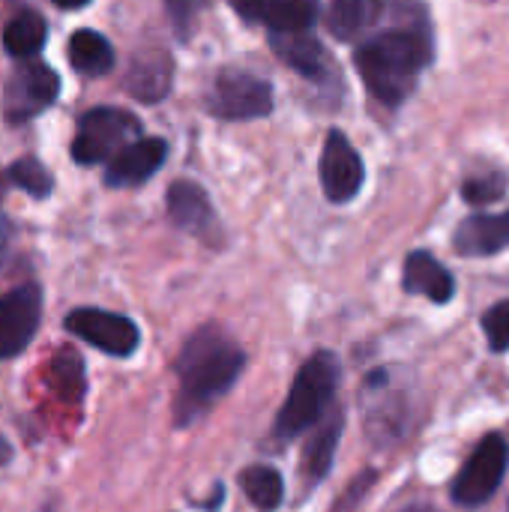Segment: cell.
<instances>
[{
    "label": "cell",
    "mask_w": 509,
    "mask_h": 512,
    "mask_svg": "<svg viewBox=\"0 0 509 512\" xmlns=\"http://www.w3.org/2000/svg\"><path fill=\"white\" fill-rule=\"evenodd\" d=\"M174 81V63L165 51H144L126 72V90L141 102H159L168 96Z\"/></svg>",
    "instance_id": "e0dca14e"
},
{
    "label": "cell",
    "mask_w": 509,
    "mask_h": 512,
    "mask_svg": "<svg viewBox=\"0 0 509 512\" xmlns=\"http://www.w3.org/2000/svg\"><path fill=\"white\" fill-rule=\"evenodd\" d=\"M402 512H438V510H432V507H408V510H402Z\"/></svg>",
    "instance_id": "f546056e"
},
{
    "label": "cell",
    "mask_w": 509,
    "mask_h": 512,
    "mask_svg": "<svg viewBox=\"0 0 509 512\" xmlns=\"http://www.w3.org/2000/svg\"><path fill=\"white\" fill-rule=\"evenodd\" d=\"M509 465V447L501 435H489L474 456L468 459V465L462 468V474L453 483V498L462 507H480L486 504L504 483Z\"/></svg>",
    "instance_id": "8992f818"
},
{
    "label": "cell",
    "mask_w": 509,
    "mask_h": 512,
    "mask_svg": "<svg viewBox=\"0 0 509 512\" xmlns=\"http://www.w3.org/2000/svg\"><path fill=\"white\" fill-rule=\"evenodd\" d=\"M207 111L222 120H258L273 111V90L252 72L222 69L210 84Z\"/></svg>",
    "instance_id": "5b68a950"
},
{
    "label": "cell",
    "mask_w": 509,
    "mask_h": 512,
    "mask_svg": "<svg viewBox=\"0 0 509 512\" xmlns=\"http://www.w3.org/2000/svg\"><path fill=\"white\" fill-rule=\"evenodd\" d=\"M168 216L180 231H189V234H198V237H204L216 225L207 192L198 183H189V180H177L168 189Z\"/></svg>",
    "instance_id": "2e32d148"
},
{
    "label": "cell",
    "mask_w": 509,
    "mask_h": 512,
    "mask_svg": "<svg viewBox=\"0 0 509 512\" xmlns=\"http://www.w3.org/2000/svg\"><path fill=\"white\" fill-rule=\"evenodd\" d=\"M246 354L243 348L216 324L201 327L189 342L183 345L174 369L180 378L177 393V423H192L198 414H204L243 372Z\"/></svg>",
    "instance_id": "6da1fadb"
},
{
    "label": "cell",
    "mask_w": 509,
    "mask_h": 512,
    "mask_svg": "<svg viewBox=\"0 0 509 512\" xmlns=\"http://www.w3.org/2000/svg\"><path fill=\"white\" fill-rule=\"evenodd\" d=\"M339 384V360L330 351H318L315 357H309L303 363V369L297 372L285 405L276 417V438L291 441L297 435H303L306 429L318 426L324 417V408L333 402Z\"/></svg>",
    "instance_id": "3957f363"
},
{
    "label": "cell",
    "mask_w": 509,
    "mask_h": 512,
    "mask_svg": "<svg viewBox=\"0 0 509 512\" xmlns=\"http://www.w3.org/2000/svg\"><path fill=\"white\" fill-rule=\"evenodd\" d=\"M204 6H207V0H165V9H168V15H171L174 30H177L180 39L189 36L192 24H195L198 12H201Z\"/></svg>",
    "instance_id": "4316f807"
},
{
    "label": "cell",
    "mask_w": 509,
    "mask_h": 512,
    "mask_svg": "<svg viewBox=\"0 0 509 512\" xmlns=\"http://www.w3.org/2000/svg\"><path fill=\"white\" fill-rule=\"evenodd\" d=\"M339 435H342V414H333V417H327L324 423L315 426V435L303 447V474H306L309 483H318V480L327 477V471L333 465V456H336Z\"/></svg>",
    "instance_id": "d6986e66"
},
{
    "label": "cell",
    "mask_w": 509,
    "mask_h": 512,
    "mask_svg": "<svg viewBox=\"0 0 509 512\" xmlns=\"http://www.w3.org/2000/svg\"><path fill=\"white\" fill-rule=\"evenodd\" d=\"M381 9L384 0H333L327 9V30L336 39L351 42L381 18Z\"/></svg>",
    "instance_id": "ac0fdd59"
},
{
    "label": "cell",
    "mask_w": 509,
    "mask_h": 512,
    "mask_svg": "<svg viewBox=\"0 0 509 512\" xmlns=\"http://www.w3.org/2000/svg\"><path fill=\"white\" fill-rule=\"evenodd\" d=\"M402 288L408 294H423L432 303H450L456 294L453 273L429 252H411L402 273Z\"/></svg>",
    "instance_id": "9a60e30c"
},
{
    "label": "cell",
    "mask_w": 509,
    "mask_h": 512,
    "mask_svg": "<svg viewBox=\"0 0 509 512\" xmlns=\"http://www.w3.org/2000/svg\"><path fill=\"white\" fill-rule=\"evenodd\" d=\"M270 45H273V54L291 66L297 75L315 81V84H327L336 78V69H333V60L327 54V48L309 36V30H297V33H270Z\"/></svg>",
    "instance_id": "8fae6325"
},
{
    "label": "cell",
    "mask_w": 509,
    "mask_h": 512,
    "mask_svg": "<svg viewBox=\"0 0 509 512\" xmlns=\"http://www.w3.org/2000/svg\"><path fill=\"white\" fill-rule=\"evenodd\" d=\"M141 135V123L123 108H90L78 120L72 141V159L78 165H99L114 159Z\"/></svg>",
    "instance_id": "277c9868"
},
{
    "label": "cell",
    "mask_w": 509,
    "mask_h": 512,
    "mask_svg": "<svg viewBox=\"0 0 509 512\" xmlns=\"http://www.w3.org/2000/svg\"><path fill=\"white\" fill-rule=\"evenodd\" d=\"M483 330H486V339L492 345V351H507L509 348V300L492 306L486 315H483Z\"/></svg>",
    "instance_id": "484cf974"
},
{
    "label": "cell",
    "mask_w": 509,
    "mask_h": 512,
    "mask_svg": "<svg viewBox=\"0 0 509 512\" xmlns=\"http://www.w3.org/2000/svg\"><path fill=\"white\" fill-rule=\"evenodd\" d=\"M54 6H60V9H81V6H87L90 0H51Z\"/></svg>",
    "instance_id": "83f0119b"
},
{
    "label": "cell",
    "mask_w": 509,
    "mask_h": 512,
    "mask_svg": "<svg viewBox=\"0 0 509 512\" xmlns=\"http://www.w3.org/2000/svg\"><path fill=\"white\" fill-rule=\"evenodd\" d=\"M432 60L429 30L399 27L387 30L354 51L357 72L369 93L387 105H399L417 87L420 72Z\"/></svg>",
    "instance_id": "7a4b0ae2"
},
{
    "label": "cell",
    "mask_w": 509,
    "mask_h": 512,
    "mask_svg": "<svg viewBox=\"0 0 509 512\" xmlns=\"http://www.w3.org/2000/svg\"><path fill=\"white\" fill-rule=\"evenodd\" d=\"M6 459H9V447H6V444L0 441V462H6Z\"/></svg>",
    "instance_id": "f1b7e54d"
},
{
    "label": "cell",
    "mask_w": 509,
    "mask_h": 512,
    "mask_svg": "<svg viewBox=\"0 0 509 512\" xmlns=\"http://www.w3.org/2000/svg\"><path fill=\"white\" fill-rule=\"evenodd\" d=\"M42 321V288L27 282L0 297V360L18 357Z\"/></svg>",
    "instance_id": "ba28073f"
},
{
    "label": "cell",
    "mask_w": 509,
    "mask_h": 512,
    "mask_svg": "<svg viewBox=\"0 0 509 512\" xmlns=\"http://www.w3.org/2000/svg\"><path fill=\"white\" fill-rule=\"evenodd\" d=\"M48 24L36 9H21L3 30V45L12 57H33L42 51Z\"/></svg>",
    "instance_id": "44dd1931"
},
{
    "label": "cell",
    "mask_w": 509,
    "mask_h": 512,
    "mask_svg": "<svg viewBox=\"0 0 509 512\" xmlns=\"http://www.w3.org/2000/svg\"><path fill=\"white\" fill-rule=\"evenodd\" d=\"M69 63L81 75H105L114 66V48L96 30H75L69 39Z\"/></svg>",
    "instance_id": "ffe728a7"
},
{
    "label": "cell",
    "mask_w": 509,
    "mask_h": 512,
    "mask_svg": "<svg viewBox=\"0 0 509 512\" xmlns=\"http://www.w3.org/2000/svg\"><path fill=\"white\" fill-rule=\"evenodd\" d=\"M240 486L246 492V498L252 501V507L261 512L279 510L282 498H285V483L282 474L270 465H252L240 474Z\"/></svg>",
    "instance_id": "7402d4cb"
},
{
    "label": "cell",
    "mask_w": 509,
    "mask_h": 512,
    "mask_svg": "<svg viewBox=\"0 0 509 512\" xmlns=\"http://www.w3.org/2000/svg\"><path fill=\"white\" fill-rule=\"evenodd\" d=\"M453 246L465 258L498 255L501 249L509 246V210L507 213H477V216H468L459 225V231L453 237Z\"/></svg>",
    "instance_id": "5bb4252c"
},
{
    "label": "cell",
    "mask_w": 509,
    "mask_h": 512,
    "mask_svg": "<svg viewBox=\"0 0 509 512\" xmlns=\"http://www.w3.org/2000/svg\"><path fill=\"white\" fill-rule=\"evenodd\" d=\"M9 180H12L18 189H24L30 198H48V195H51V189H54V177H51V171H48L39 159H30V156H24V159L12 162V168H9Z\"/></svg>",
    "instance_id": "cb8c5ba5"
},
{
    "label": "cell",
    "mask_w": 509,
    "mask_h": 512,
    "mask_svg": "<svg viewBox=\"0 0 509 512\" xmlns=\"http://www.w3.org/2000/svg\"><path fill=\"white\" fill-rule=\"evenodd\" d=\"M66 330L111 357H129L141 345V330L135 327V321H129L126 315H117V312H105V309L69 312Z\"/></svg>",
    "instance_id": "52a82bcc"
},
{
    "label": "cell",
    "mask_w": 509,
    "mask_h": 512,
    "mask_svg": "<svg viewBox=\"0 0 509 512\" xmlns=\"http://www.w3.org/2000/svg\"><path fill=\"white\" fill-rule=\"evenodd\" d=\"M321 186H324V195L333 204L351 201L363 186V159L357 156V150L351 147V141L339 129H333L327 135V141H324Z\"/></svg>",
    "instance_id": "30bf717a"
},
{
    "label": "cell",
    "mask_w": 509,
    "mask_h": 512,
    "mask_svg": "<svg viewBox=\"0 0 509 512\" xmlns=\"http://www.w3.org/2000/svg\"><path fill=\"white\" fill-rule=\"evenodd\" d=\"M60 93V78L45 63H27L15 75H9L3 87V117L9 123H27L39 111H45Z\"/></svg>",
    "instance_id": "9c48e42d"
},
{
    "label": "cell",
    "mask_w": 509,
    "mask_h": 512,
    "mask_svg": "<svg viewBox=\"0 0 509 512\" xmlns=\"http://www.w3.org/2000/svg\"><path fill=\"white\" fill-rule=\"evenodd\" d=\"M509 186V177L504 171H483L477 177H468L462 186V195L468 204H492L504 195Z\"/></svg>",
    "instance_id": "d4e9b609"
},
{
    "label": "cell",
    "mask_w": 509,
    "mask_h": 512,
    "mask_svg": "<svg viewBox=\"0 0 509 512\" xmlns=\"http://www.w3.org/2000/svg\"><path fill=\"white\" fill-rule=\"evenodd\" d=\"M165 156H168V144L162 138H138L135 144H129L123 153L111 159L105 171V183L114 189L138 186L162 168Z\"/></svg>",
    "instance_id": "4fadbf2b"
},
{
    "label": "cell",
    "mask_w": 509,
    "mask_h": 512,
    "mask_svg": "<svg viewBox=\"0 0 509 512\" xmlns=\"http://www.w3.org/2000/svg\"><path fill=\"white\" fill-rule=\"evenodd\" d=\"M231 9L252 21L267 24L270 33L309 30L318 18V0H228Z\"/></svg>",
    "instance_id": "7c38bea8"
},
{
    "label": "cell",
    "mask_w": 509,
    "mask_h": 512,
    "mask_svg": "<svg viewBox=\"0 0 509 512\" xmlns=\"http://www.w3.org/2000/svg\"><path fill=\"white\" fill-rule=\"evenodd\" d=\"M51 381H54L60 396H66L72 402L81 399V393H84V369H81V360H78L75 351L63 348V351L54 354V360H51Z\"/></svg>",
    "instance_id": "603a6c76"
}]
</instances>
